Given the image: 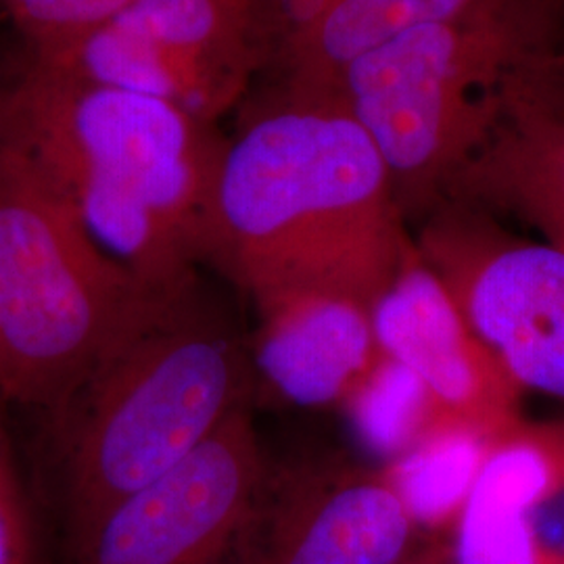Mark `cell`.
Masks as SVG:
<instances>
[{"instance_id":"cell-8","label":"cell","mask_w":564,"mask_h":564,"mask_svg":"<svg viewBox=\"0 0 564 564\" xmlns=\"http://www.w3.org/2000/svg\"><path fill=\"white\" fill-rule=\"evenodd\" d=\"M416 249L521 389L564 400V249L506 235L452 202Z\"/></svg>"},{"instance_id":"cell-11","label":"cell","mask_w":564,"mask_h":564,"mask_svg":"<svg viewBox=\"0 0 564 564\" xmlns=\"http://www.w3.org/2000/svg\"><path fill=\"white\" fill-rule=\"evenodd\" d=\"M256 379L282 400L345 403L383 360L372 310L330 295H293L256 307Z\"/></svg>"},{"instance_id":"cell-4","label":"cell","mask_w":564,"mask_h":564,"mask_svg":"<svg viewBox=\"0 0 564 564\" xmlns=\"http://www.w3.org/2000/svg\"><path fill=\"white\" fill-rule=\"evenodd\" d=\"M74 207L0 134V400L53 414L141 300Z\"/></svg>"},{"instance_id":"cell-7","label":"cell","mask_w":564,"mask_h":564,"mask_svg":"<svg viewBox=\"0 0 564 564\" xmlns=\"http://www.w3.org/2000/svg\"><path fill=\"white\" fill-rule=\"evenodd\" d=\"M270 464L251 405L67 544L72 564H242Z\"/></svg>"},{"instance_id":"cell-10","label":"cell","mask_w":564,"mask_h":564,"mask_svg":"<svg viewBox=\"0 0 564 564\" xmlns=\"http://www.w3.org/2000/svg\"><path fill=\"white\" fill-rule=\"evenodd\" d=\"M372 324L384 356L423 383L444 431L498 442L523 423V389L464 321L419 249L372 307Z\"/></svg>"},{"instance_id":"cell-17","label":"cell","mask_w":564,"mask_h":564,"mask_svg":"<svg viewBox=\"0 0 564 564\" xmlns=\"http://www.w3.org/2000/svg\"><path fill=\"white\" fill-rule=\"evenodd\" d=\"M132 0H2L11 20L46 59L113 20Z\"/></svg>"},{"instance_id":"cell-19","label":"cell","mask_w":564,"mask_h":564,"mask_svg":"<svg viewBox=\"0 0 564 564\" xmlns=\"http://www.w3.org/2000/svg\"><path fill=\"white\" fill-rule=\"evenodd\" d=\"M400 564H433L431 561H421V558H414V561H402Z\"/></svg>"},{"instance_id":"cell-20","label":"cell","mask_w":564,"mask_h":564,"mask_svg":"<svg viewBox=\"0 0 564 564\" xmlns=\"http://www.w3.org/2000/svg\"><path fill=\"white\" fill-rule=\"evenodd\" d=\"M0 102H2V95H0Z\"/></svg>"},{"instance_id":"cell-18","label":"cell","mask_w":564,"mask_h":564,"mask_svg":"<svg viewBox=\"0 0 564 564\" xmlns=\"http://www.w3.org/2000/svg\"><path fill=\"white\" fill-rule=\"evenodd\" d=\"M0 400V564H39L36 524Z\"/></svg>"},{"instance_id":"cell-12","label":"cell","mask_w":564,"mask_h":564,"mask_svg":"<svg viewBox=\"0 0 564 564\" xmlns=\"http://www.w3.org/2000/svg\"><path fill=\"white\" fill-rule=\"evenodd\" d=\"M564 491V424L521 423L489 447L456 531V564H564L535 512Z\"/></svg>"},{"instance_id":"cell-14","label":"cell","mask_w":564,"mask_h":564,"mask_svg":"<svg viewBox=\"0 0 564 564\" xmlns=\"http://www.w3.org/2000/svg\"><path fill=\"white\" fill-rule=\"evenodd\" d=\"M498 9L505 0H295L282 44L289 95L335 97L351 61L416 28Z\"/></svg>"},{"instance_id":"cell-9","label":"cell","mask_w":564,"mask_h":564,"mask_svg":"<svg viewBox=\"0 0 564 564\" xmlns=\"http://www.w3.org/2000/svg\"><path fill=\"white\" fill-rule=\"evenodd\" d=\"M414 524L384 470L289 464L268 470L242 564H400Z\"/></svg>"},{"instance_id":"cell-1","label":"cell","mask_w":564,"mask_h":564,"mask_svg":"<svg viewBox=\"0 0 564 564\" xmlns=\"http://www.w3.org/2000/svg\"><path fill=\"white\" fill-rule=\"evenodd\" d=\"M377 147L337 97H295L226 141L205 262L253 307L330 295L372 310L414 256Z\"/></svg>"},{"instance_id":"cell-6","label":"cell","mask_w":564,"mask_h":564,"mask_svg":"<svg viewBox=\"0 0 564 564\" xmlns=\"http://www.w3.org/2000/svg\"><path fill=\"white\" fill-rule=\"evenodd\" d=\"M262 21L260 0H132L39 65L162 99L214 123L260 65Z\"/></svg>"},{"instance_id":"cell-13","label":"cell","mask_w":564,"mask_h":564,"mask_svg":"<svg viewBox=\"0 0 564 564\" xmlns=\"http://www.w3.org/2000/svg\"><path fill=\"white\" fill-rule=\"evenodd\" d=\"M449 193L514 212L564 249V111L506 88L500 120Z\"/></svg>"},{"instance_id":"cell-15","label":"cell","mask_w":564,"mask_h":564,"mask_svg":"<svg viewBox=\"0 0 564 564\" xmlns=\"http://www.w3.org/2000/svg\"><path fill=\"white\" fill-rule=\"evenodd\" d=\"M494 442L470 431H440L384 468L414 523L458 521Z\"/></svg>"},{"instance_id":"cell-5","label":"cell","mask_w":564,"mask_h":564,"mask_svg":"<svg viewBox=\"0 0 564 564\" xmlns=\"http://www.w3.org/2000/svg\"><path fill=\"white\" fill-rule=\"evenodd\" d=\"M517 42L505 9L405 32L351 61L335 97L389 170L400 207L449 193L505 107Z\"/></svg>"},{"instance_id":"cell-16","label":"cell","mask_w":564,"mask_h":564,"mask_svg":"<svg viewBox=\"0 0 564 564\" xmlns=\"http://www.w3.org/2000/svg\"><path fill=\"white\" fill-rule=\"evenodd\" d=\"M343 405L362 444L389 464L444 431L423 383L384 354Z\"/></svg>"},{"instance_id":"cell-2","label":"cell","mask_w":564,"mask_h":564,"mask_svg":"<svg viewBox=\"0 0 564 564\" xmlns=\"http://www.w3.org/2000/svg\"><path fill=\"white\" fill-rule=\"evenodd\" d=\"M253 387L251 337L199 274L147 286L97 362L46 416L67 544L249 408Z\"/></svg>"},{"instance_id":"cell-3","label":"cell","mask_w":564,"mask_h":564,"mask_svg":"<svg viewBox=\"0 0 564 564\" xmlns=\"http://www.w3.org/2000/svg\"><path fill=\"white\" fill-rule=\"evenodd\" d=\"M0 134L74 207L84 230L147 286L199 274L226 141L172 102L34 65L0 102Z\"/></svg>"}]
</instances>
